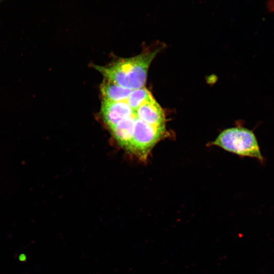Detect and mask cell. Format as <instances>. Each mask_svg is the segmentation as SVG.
<instances>
[{"instance_id": "6da1fadb", "label": "cell", "mask_w": 274, "mask_h": 274, "mask_svg": "<svg viewBox=\"0 0 274 274\" xmlns=\"http://www.w3.org/2000/svg\"><path fill=\"white\" fill-rule=\"evenodd\" d=\"M160 50L158 47L106 66L93 64L92 66L106 79L124 88L137 89L145 87L149 67Z\"/></svg>"}, {"instance_id": "7a4b0ae2", "label": "cell", "mask_w": 274, "mask_h": 274, "mask_svg": "<svg viewBox=\"0 0 274 274\" xmlns=\"http://www.w3.org/2000/svg\"><path fill=\"white\" fill-rule=\"evenodd\" d=\"M212 144L241 156L263 159L255 134L245 128L226 129L219 134Z\"/></svg>"}, {"instance_id": "3957f363", "label": "cell", "mask_w": 274, "mask_h": 274, "mask_svg": "<svg viewBox=\"0 0 274 274\" xmlns=\"http://www.w3.org/2000/svg\"><path fill=\"white\" fill-rule=\"evenodd\" d=\"M166 131L165 126L152 125L136 117L128 151L145 160L154 146L165 135Z\"/></svg>"}, {"instance_id": "277c9868", "label": "cell", "mask_w": 274, "mask_h": 274, "mask_svg": "<svg viewBox=\"0 0 274 274\" xmlns=\"http://www.w3.org/2000/svg\"><path fill=\"white\" fill-rule=\"evenodd\" d=\"M101 115L103 121L110 129L120 121L135 114L126 101H112L102 99Z\"/></svg>"}, {"instance_id": "5b68a950", "label": "cell", "mask_w": 274, "mask_h": 274, "mask_svg": "<svg viewBox=\"0 0 274 274\" xmlns=\"http://www.w3.org/2000/svg\"><path fill=\"white\" fill-rule=\"evenodd\" d=\"M136 117L152 125L165 126L164 112L159 104L154 98L134 110Z\"/></svg>"}, {"instance_id": "8992f818", "label": "cell", "mask_w": 274, "mask_h": 274, "mask_svg": "<svg viewBox=\"0 0 274 274\" xmlns=\"http://www.w3.org/2000/svg\"><path fill=\"white\" fill-rule=\"evenodd\" d=\"M136 117L135 113L130 117L120 121L110 129L118 144L127 151L132 139Z\"/></svg>"}, {"instance_id": "52a82bcc", "label": "cell", "mask_w": 274, "mask_h": 274, "mask_svg": "<svg viewBox=\"0 0 274 274\" xmlns=\"http://www.w3.org/2000/svg\"><path fill=\"white\" fill-rule=\"evenodd\" d=\"M102 99L112 101H126L133 90L124 88L105 79L100 85Z\"/></svg>"}, {"instance_id": "ba28073f", "label": "cell", "mask_w": 274, "mask_h": 274, "mask_svg": "<svg viewBox=\"0 0 274 274\" xmlns=\"http://www.w3.org/2000/svg\"><path fill=\"white\" fill-rule=\"evenodd\" d=\"M153 99L154 97L151 93L144 87L133 90L126 101L132 109L135 110L141 106Z\"/></svg>"}, {"instance_id": "9c48e42d", "label": "cell", "mask_w": 274, "mask_h": 274, "mask_svg": "<svg viewBox=\"0 0 274 274\" xmlns=\"http://www.w3.org/2000/svg\"><path fill=\"white\" fill-rule=\"evenodd\" d=\"M1 1V0H0V1Z\"/></svg>"}]
</instances>
